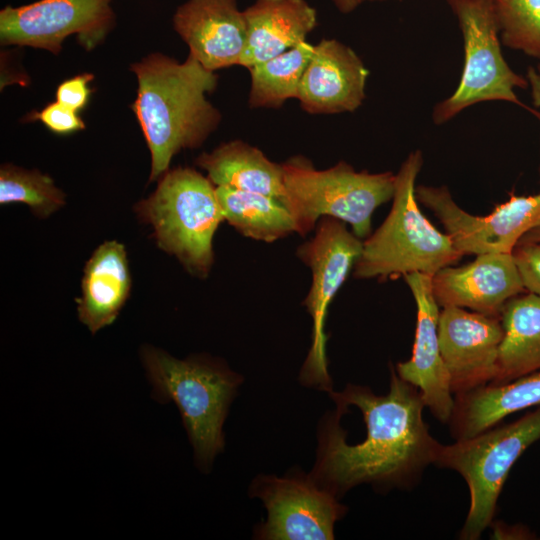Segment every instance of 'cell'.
Listing matches in <instances>:
<instances>
[{
    "label": "cell",
    "mask_w": 540,
    "mask_h": 540,
    "mask_svg": "<svg viewBox=\"0 0 540 540\" xmlns=\"http://www.w3.org/2000/svg\"><path fill=\"white\" fill-rule=\"evenodd\" d=\"M390 373L386 395L353 384L329 393L337 409L320 425L309 476L336 497L363 483L406 486L435 463L441 444L423 419L421 394L392 366Z\"/></svg>",
    "instance_id": "cell-1"
},
{
    "label": "cell",
    "mask_w": 540,
    "mask_h": 540,
    "mask_svg": "<svg viewBox=\"0 0 540 540\" xmlns=\"http://www.w3.org/2000/svg\"><path fill=\"white\" fill-rule=\"evenodd\" d=\"M131 70L138 79L132 109L151 153L153 181L168 171L176 153L200 146L219 125L221 114L205 96L215 90L217 76L191 54L179 63L153 53Z\"/></svg>",
    "instance_id": "cell-2"
},
{
    "label": "cell",
    "mask_w": 540,
    "mask_h": 540,
    "mask_svg": "<svg viewBox=\"0 0 540 540\" xmlns=\"http://www.w3.org/2000/svg\"><path fill=\"white\" fill-rule=\"evenodd\" d=\"M423 166L420 150L412 151L396 173L392 207L382 224L363 241L354 265L357 279L386 280L420 272L434 276L462 255L451 238L422 213L416 179Z\"/></svg>",
    "instance_id": "cell-3"
},
{
    "label": "cell",
    "mask_w": 540,
    "mask_h": 540,
    "mask_svg": "<svg viewBox=\"0 0 540 540\" xmlns=\"http://www.w3.org/2000/svg\"><path fill=\"white\" fill-rule=\"evenodd\" d=\"M142 358L159 402L178 407L197 464L207 469L223 450V424L241 383L239 375L220 361L205 357L176 359L146 347Z\"/></svg>",
    "instance_id": "cell-4"
},
{
    "label": "cell",
    "mask_w": 540,
    "mask_h": 540,
    "mask_svg": "<svg viewBox=\"0 0 540 540\" xmlns=\"http://www.w3.org/2000/svg\"><path fill=\"white\" fill-rule=\"evenodd\" d=\"M285 206L290 211L296 232L305 235L322 217L349 224L360 239L371 234L374 211L393 198L396 174L386 171H356L340 161L325 169H316L303 156H294L282 164Z\"/></svg>",
    "instance_id": "cell-5"
},
{
    "label": "cell",
    "mask_w": 540,
    "mask_h": 540,
    "mask_svg": "<svg viewBox=\"0 0 540 540\" xmlns=\"http://www.w3.org/2000/svg\"><path fill=\"white\" fill-rule=\"evenodd\" d=\"M161 248L188 271L205 276L214 261L213 238L224 221L216 187L192 168L168 170L156 191L138 205Z\"/></svg>",
    "instance_id": "cell-6"
},
{
    "label": "cell",
    "mask_w": 540,
    "mask_h": 540,
    "mask_svg": "<svg viewBox=\"0 0 540 540\" xmlns=\"http://www.w3.org/2000/svg\"><path fill=\"white\" fill-rule=\"evenodd\" d=\"M540 440V406L507 425L440 445L435 463L466 481L470 506L461 539L476 540L491 525L507 476L523 452Z\"/></svg>",
    "instance_id": "cell-7"
},
{
    "label": "cell",
    "mask_w": 540,
    "mask_h": 540,
    "mask_svg": "<svg viewBox=\"0 0 540 540\" xmlns=\"http://www.w3.org/2000/svg\"><path fill=\"white\" fill-rule=\"evenodd\" d=\"M447 3L462 34L464 64L455 91L434 106L433 122L442 125L482 102L521 104L515 92L526 89L528 82L508 65L502 54L490 0H447Z\"/></svg>",
    "instance_id": "cell-8"
},
{
    "label": "cell",
    "mask_w": 540,
    "mask_h": 540,
    "mask_svg": "<svg viewBox=\"0 0 540 540\" xmlns=\"http://www.w3.org/2000/svg\"><path fill=\"white\" fill-rule=\"evenodd\" d=\"M314 236L299 246L297 256L311 269V288L303 302L312 318V338L301 368L302 384L332 391L326 356L325 323L328 307L354 268L363 241L347 229L346 223L322 217Z\"/></svg>",
    "instance_id": "cell-9"
},
{
    "label": "cell",
    "mask_w": 540,
    "mask_h": 540,
    "mask_svg": "<svg viewBox=\"0 0 540 540\" xmlns=\"http://www.w3.org/2000/svg\"><path fill=\"white\" fill-rule=\"evenodd\" d=\"M420 204L431 210L462 256L512 253L520 239L540 223V191L497 205L485 216L466 212L446 186H416Z\"/></svg>",
    "instance_id": "cell-10"
},
{
    "label": "cell",
    "mask_w": 540,
    "mask_h": 540,
    "mask_svg": "<svg viewBox=\"0 0 540 540\" xmlns=\"http://www.w3.org/2000/svg\"><path fill=\"white\" fill-rule=\"evenodd\" d=\"M267 509V520L256 529V536L267 540H330L334 525L346 508L330 491L310 476L260 475L250 487Z\"/></svg>",
    "instance_id": "cell-11"
},
{
    "label": "cell",
    "mask_w": 540,
    "mask_h": 540,
    "mask_svg": "<svg viewBox=\"0 0 540 540\" xmlns=\"http://www.w3.org/2000/svg\"><path fill=\"white\" fill-rule=\"evenodd\" d=\"M111 0H39L0 12L2 44L61 51L63 40L77 34L87 49L100 42L115 19Z\"/></svg>",
    "instance_id": "cell-12"
},
{
    "label": "cell",
    "mask_w": 540,
    "mask_h": 540,
    "mask_svg": "<svg viewBox=\"0 0 540 540\" xmlns=\"http://www.w3.org/2000/svg\"><path fill=\"white\" fill-rule=\"evenodd\" d=\"M438 334L453 394H463L494 381L503 338L500 317L460 307H443Z\"/></svg>",
    "instance_id": "cell-13"
},
{
    "label": "cell",
    "mask_w": 540,
    "mask_h": 540,
    "mask_svg": "<svg viewBox=\"0 0 540 540\" xmlns=\"http://www.w3.org/2000/svg\"><path fill=\"white\" fill-rule=\"evenodd\" d=\"M417 308L412 355L399 362L396 372L401 379L415 386L425 407L442 423L451 419L455 398L444 363L438 334L439 304L432 287V276L420 272L404 276Z\"/></svg>",
    "instance_id": "cell-14"
},
{
    "label": "cell",
    "mask_w": 540,
    "mask_h": 540,
    "mask_svg": "<svg viewBox=\"0 0 540 540\" xmlns=\"http://www.w3.org/2000/svg\"><path fill=\"white\" fill-rule=\"evenodd\" d=\"M432 287L440 307H460L500 317L506 303L527 292L512 253L477 255L468 264L447 266L432 276Z\"/></svg>",
    "instance_id": "cell-15"
},
{
    "label": "cell",
    "mask_w": 540,
    "mask_h": 540,
    "mask_svg": "<svg viewBox=\"0 0 540 540\" xmlns=\"http://www.w3.org/2000/svg\"><path fill=\"white\" fill-rule=\"evenodd\" d=\"M368 76L351 47L336 39H322L314 45L296 99L310 114L353 112L365 100Z\"/></svg>",
    "instance_id": "cell-16"
},
{
    "label": "cell",
    "mask_w": 540,
    "mask_h": 540,
    "mask_svg": "<svg viewBox=\"0 0 540 540\" xmlns=\"http://www.w3.org/2000/svg\"><path fill=\"white\" fill-rule=\"evenodd\" d=\"M173 27L206 69L239 65L247 41L244 10L237 0H187L175 11Z\"/></svg>",
    "instance_id": "cell-17"
},
{
    "label": "cell",
    "mask_w": 540,
    "mask_h": 540,
    "mask_svg": "<svg viewBox=\"0 0 540 540\" xmlns=\"http://www.w3.org/2000/svg\"><path fill=\"white\" fill-rule=\"evenodd\" d=\"M247 41L239 65L250 68L306 41L317 11L306 0H256L244 10Z\"/></svg>",
    "instance_id": "cell-18"
},
{
    "label": "cell",
    "mask_w": 540,
    "mask_h": 540,
    "mask_svg": "<svg viewBox=\"0 0 540 540\" xmlns=\"http://www.w3.org/2000/svg\"><path fill=\"white\" fill-rule=\"evenodd\" d=\"M537 406H540V370L456 395L448 423L456 440L466 439L494 427L511 414Z\"/></svg>",
    "instance_id": "cell-19"
},
{
    "label": "cell",
    "mask_w": 540,
    "mask_h": 540,
    "mask_svg": "<svg viewBox=\"0 0 540 540\" xmlns=\"http://www.w3.org/2000/svg\"><path fill=\"white\" fill-rule=\"evenodd\" d=\"M131 278L125 248L116 241L100 245L88 260L78 299V316L92 333L110 325L123 307Z\"/></svg>",
    "instance_id": "cell-20"
},
{
    "label": "cell",
    "mask_w": 540,
    "mask_h": 540,
    "mask_svg": "<svg viewBox=\"0 0 540 540\" xmlns=\"http://www.w3.org/2000/svg\"><path fill=\"white\" fill-rule=\"evenodd\" d=\"M215 186L256 192L285 204L282 164L269 160L258 148L241 140L224 143L196 160Z\"/></svg>",
    "instance_id": "cell-21"
},
{
    "label": "cell",
    "mask_w": 540,
    "mask_h": 540,
    "mask_svg": "<svg viewBox=\"0 0 540 540\" xmlns=\"http://www.w3.org/2000/svg\"><path fill=\"white\" fill-rule=\"evenodd\" d=\"M500 320L503 338L493 384L540 370V297L530 292L513 297L504 306Z\"/></svg>",
    "instance_id": "cell-22"
},
{
    "label": "cell",
    "mask_w": 540,
    "mask_h": 540,
    "mask_svg": "<svg viewBox=\"0 0 540 540\" xmlns=\"http://www.w3.org/2000/svg\"><path fill=\"white\" fill-rule=\"evenodd\" d=\"M215 187L224 219L242 235L273 242L296 232L294 219L280 200L256 192Z\"/></svg>",
    "instance_id": "cell-23"
},
{
    "label": "cell",
    "mask_w": 540,
    "mask_h": 540,
    "mask_svg": "<svg viewBox=\"0 0 540 540\" xmlns=\"http://www.w3.org/2000/svg\"><path fill=\"white\" fill-rule=\"evenodd\" d=\"M313 52L314 45L304 41L248 68L251 75L249 106L279 108L288 99L297 98L303 74Z\"/></svg>",
    "instance_id": "cell-24"
},
{
    "label": "cell",
    "mask_w": 540,
    "mask_h": 540,
    "mask_svg": "<svg viewBox=\"0 0 540 540\" xmlns=\"http://www.w3.org/2000/svg\"><path fill=\"white\" fill-rule=\"evenodd\" d=\"M503 46L540 60V0H490Z\"/></svg>",
    "instance_id": "cell-25"
},
{
    "label": "cell",
    "mask_w": 540,
    "mask_h": 540,
    "mask_svg": "<svg viewBox=\"0 0 540 540\" xmlns=\"http://www.w3.org/2000/svg\"><path fill=\"white\" fill-rule=\"evenodd\" d=\"M15 202L24 203L36 215L46 217L64 204V194L50 177L38 171L5 165L0 171V203Z\"/></svg>",
    "instance_id": "cell-26"
},
{
    "label": "cell",
    "mask_w": 540,
    "mask_h": 540,
    "mask_svg": "<svg viewBox=\"0 0 540 540\" xmlns=\"http://www.w3.org/2000/svg\"><path fill=\"white\" fill-rule=\"evenodd\" d=\"M512 257L525 290L540 297V242L518 243Z\"/></svg>",
    "instance_id": "cell-27"
},
{
    "label": "cell",
    "mask_w": 540,
    "mask_h": 540,
    "mask_svg": "<svg viewBox=\"0 0 540 540\" xmlns=\"http://www.w3.org/2000/svg\"><path fill=\"white\" fill-rule=\"evenodd\" d=\"M30 116L32 119L40 120L51 131L58 134L72 133L85 128L77 111L58 101L48 104L40 112Z\"/></svg>",
    "instance_id": "cell-28"
},
{
    "label": "cell",
    "mask_w": 540,
    "mask_h": 540,
    "mask_svg": "<svg viewBox=\"0 0 540 540\" xmlns=\"http://www.w3.org/2000/svg\"><path fill=\"white\" fill-rule=\"evenodd\" d=\"M93 78L92 74L85 73L65 80L57 88L56 100L75 111L84 108L91 93L88 83Z\"/></svg>",
    "instance_id": "cell-29"
},
{
    "label": "cell",
    "mask_w": 540,
    "mask_h": 540,
    "mask_svg": "<svg viewBox=\"0 0 540 540\" xmlns=\"http://www.w3.org/2000/svg\"><path fill=\"white\" fill-rule=\"evenodd\" d=\"M526 79L531 91L533 105L540 108V62L527 69Z\"/></svg>",
    "instance_id": "cell-30"
},
{
    "label": "cell",
    "mask_w": 540,
    "mask_h": 540,
    "mask_svg": "<svg viewBox=\"0 0 540 540\" xmlns=\"http://www.w3.org/2000/svg\"><path fill=\"white\" fill-rule=\"evenodd\" d=\"M336 9L342 14H349L367 0H331Z\"/></svg>",
    "instance_id": "cell-31"
},
{
    "label": "cell",
    "mask_w": 540,
    "mask_h": 540,
    "mask_svg": "<svg viewBox=\"0 0 540 540\" xmlns=\"http://www.w3.org/2000/svg\"><path fill=\"white\" fill-rule=\"evenodd\" d=\"M540 242V223L530 229L518 243Z\"/></svg>",
    "instance_id": "cell-32"
},
{
    "label": "cell",
    "mask_w": 540,
    "mask_h": 540,
    "mask_svg": "<svg viewBox=\"0 0 540 540\" xmlns=\"http://www.w3.org/2000/svg\"><path fill=\"white\" fill-rule=\"evenodd\" d=\"M367 1H371V2H379V1H386V0H367Z\"/></svg>",
    "instance_id": "cell-33"
},
{
    "label": "cell",
    "mask_w": 540,
    "mask_h": 540,
    "mask_svg": "<svg viewBox=\"0 0 540 540\" xmlns=\"http://www.w3.org/2000/svg\"><path fill=\"white\" fill-rule=\"evenodd\" d=\"M538 115H539V119H540V114H538ZM539 174H540V167H539Z\"/></svg>",
    "instance_id": "cell-34"
}]
</instances>
